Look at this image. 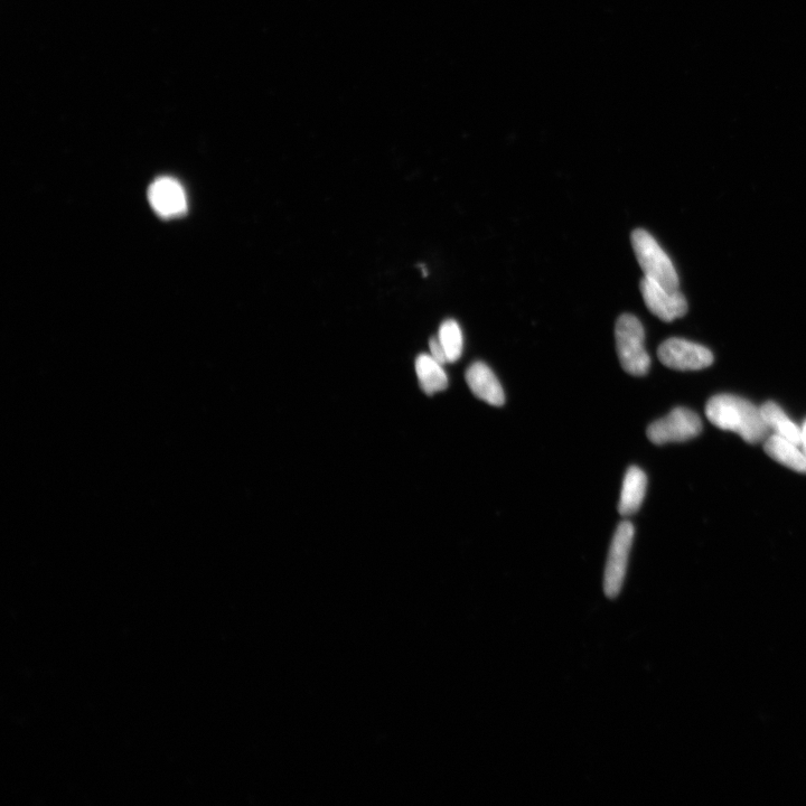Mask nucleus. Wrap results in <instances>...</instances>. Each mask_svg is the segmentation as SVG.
I'll return each mask as SVG.
<instances>
[{"mask_svg":"<svg viewBox=\"0 0 806 806\" xmlns=\"http://www.w3.org/2000/svg\"><path fill=\"white\" fill-rule=\"evenodd\" d=\"M416 372L421 388L428 396L444 391L448 387L447 373L443 364L437 362L430 354H421L416 360Z\"/></svg>","mask_w":806,"mask_h":806,"instance_id":"obj_13","label":"nucleus"},{"mask_svg":"<svg viewBox=\"0 0 806 806\" xmlns=\"http://www.w3.org/2000/svg\"><path fill=\"white\" fill-rule=\"evenodd\" d=\"M634 532L633 524L623 521L614 534L604 576V592L608 598L617 597L623 588Z\"/></svg>","mask_w":806,"mask_h":806,"instance_id":"obj_4","label":"nucleus"},{"mask_svg":"<svg viewBox=\"0 0 806 806\" xmlns=\"http://www.w3.org/2000/svg\"><path fill=\"white\" fill-rule=\"evenodd\" d=\"M148 200L153 210L162 218L180 217L187 210V198L180 182L171 177H161L148 190Z\"/></svg>","mask_w":806,"mask_h":806,"instance_id":"obj_8","label":"nucleus"},{"mask_svg":"<svg viewBox=\"0 0 806 806\" xmlns=\"http://www.w3.org/2000/svg\"><path fill=\"white\" fill-rule=\"evenodd\" d=\"M765 452L790 470L806 474V453L802 445L772 434L765 439Z\"/></svg>","mask_w":806,"mask_h":806,"instance_id":"obj_10","label":"nucleus"},{"mask_svg":"<svg viewBox=\"0 0 806 806\" xmlns=\"http://www.w3.org/2000/svg\"><path fill=\"white\" fill-rule=\"evenodd\" d=\"M466 382L474 396L494 407H502L505 395L494 372L483 362H475L466 372Z\"/></svg>","mask_w":806,"mask_h":806,"instance_id":"obj_9","label":"nucleus"},{"mask_svg":"<svg viewBox=\"0 0 806 806\" xmlns=\"http://www.w3.org/2000/svg\"><path fill=\"white\" fill-rule=\"evenodd\" d=\"M438 340L443 345L448 363H454L461 358L464 339L462 328L456 321L447 320L440 326Z\"/></svg>","mask_w":806,"mask_h":806,"instance_id":"obj_14","label":"nucleus"},{"mask_svg":"<svg viewBox=\"0 0 806 806\" xmlns=\"http://www.w3.org/2000/svg\"><path fill=\"white\" fill-rule=\"evenodd\" d=\"M802 447L806 453V421L802 426Z\"/></svg>","mask_w":806,"mask_h":806,"instance_id":"obj_16","label":"nucleus"},{"mask_svg":"<svg viewBox=\"0 0 806 806\" xmlns=\"http://www.w3.org/2000/svg\"><path fill=\"white\" fill-rule=\"evenodd\" d=\"M659 360L678 371H698L714 363V354L706 346L682 339H669L660 345Z\"/></svg>","mask_w":806,"mask_h":806,"instance_id":"obj_6","label":"nucleus"},{"mask_svg":"<svg viewBox=\"0 0 806 806\" xmlns=\"http://www.w3.org/2000/svg\"><path fill=\"white\" fill-rule=\"evenodd\" d=\"M702 430L700 417L688 408H676L667 417L654 421L646 431L651 443L667 445L696 438Z\"/></svg>","mask_w":806,"mask_h":806,"instance_id":"obj_5","label":"nucleus"},{"mask_svg":"<svg viewBox=\"0 0 806 806\" xmlns=\"http://www.w3.org/2000/svg\"><path fill=\"white\" fill-rule=\"evenodd\" d=\"M640 290L646 307L663 322H673L688 313L687 299L679 290H669L646 277L641 280Z\"/></svg>","mask_w":806,"mask_h":806,"instance_id":"obj_7","label":"nucleus"},{"mask_svg":"<svg viewBox=\"0 0 806 806\" xmlns=\"http://www.w3.org/2000/svg\"><path fill=\"white\" fill-rule=\"evenodd\" d=\"M761 411L768 430L774 435L802 445V427L796 425L777 403L766 402Z\"/></svg>","mask_w":806,"mask_h":806,"instance_id":"obj_12","label":"nucleus"},{"mask_svg":"<svg viewBox=\"0 0 806 806\" xmlns=\"http://www.w3.org/2000/svg\"><path fill=\"white\" fill-rule=\"evenodd\" d=\"M616 351L623 369L633 377H643L651 368L645 349V332L639 318L624 314L615 327Z\"/></svg>","mask_w":806,"mask_h":806,"instance_id":"obj_2","label":"nucleus"},{"mask_svg":"<svg viewBox=\"0 0 806 806\" xmlns=\"http://www.w3.org/2000/svg\"><path fill=\"white\" fill-rule=\"evenodd\" d=\"M648 477L637 466H632L626 472L618 511L623 517H630L640 510L645 498Z\"/></svg>","mask_w":806,"mask_h":806,"instance_id":"obj_11","label":"nucleus"},{"mask_svg":"<svg viewBox=\"0 0 806 806\" xmlns=\"http://www.w3.org/2000/svg\"><path fill=\"white\" fill-rule=\"evenodd\" d=\"M633 250L644 277L669 290H679L680 281L671 259L648 231L636 229L631 236Z\"/></svg>","mask_w":806,"mask_h":806,"instance_id":"obj_3","label":"nucleus"},{"mask_svg":"<svg viewBox=\"0 0 806 806\" xmlns=\"http://www.w3.org/2000/svg\"><path fill=\"white\" fill-rule=\"evenodd\" d=\"M706 416L712 425L733 431L749 444H758L767 438L768 430L761 408L751 401L733 395L712 397L706 407Z\"/></svg>","mask_w":806,"mask_h":806,"instance_id":"obj_1","label":"nucleus"},{"mask_svg":"<svg viewBox=\"0 0 806 806\" xmlns=\"http://www.w3.org/2000/svg\"><path fill=\"white\" fill-rule=\"evenodd\" d=\"M429 349L430 355L433 356L437 362L443 365L448 362L446 352L442 343L439 342L438 337H434V339L429 341Z\"/></svg>","mask_w":806,"mask_h":806,"instance_id":"obj_15","label":"nucleus"}]
</instances>
